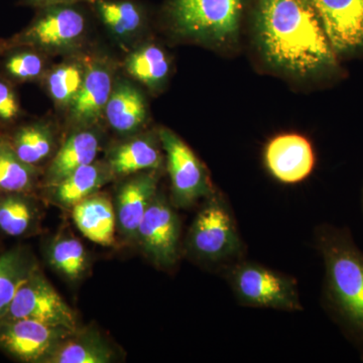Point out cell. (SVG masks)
Wrapping results in <instances>:
<instances>
[{"label":"cell","instance_id":"21","mask_svg":"<svg viewBox=\"0 0 363 363\" xmlns=\"http://www.w3.org/2000/svg\"><path fill=\"white\" fill-rule=\"evenodd\" d=\"M117 351L97 329L80 327L59 344L45 363H111Z\"/></svg>","mask_w":363,"mask_h":363},{"label":"cell","instance_id":"24","mask_svg":"<svg viewBox=\"0 0 363 363\" xmlns=\"http://www.w3.org/2000/svg\"><path fill=\"white\" fill-rule=\"evenodd\" d=\"M48 264L71 281L84 278L90 269L89 253L82 241L70 231H60L45 245Z\"/></svg>","mask_w":363,"mask_h":363},{"label":"cell","instance_id":"27","mask_svg":"<svg viewBox=\"0 0 363 363\" xmlns=\"http://www.w3.org/2000/svg\"><path fill=\"white\" fill-rule=\"evenodd\" d=\"M128 73L150 88H157L169 75V62L166 52L155 45L136 50L125 62Z\"/></svg>","mask_w":363,"mask_h":363},{"label":"cell","instance_id":"12","mask_svg":"<svg viewBox=\"0 0 363 363\" xmlns=\"http://www.w3.org/2000/svg\"><path fill=\"white\" fill-rule=\"evenodd\" d=\"M125 178L113 201L117 233L126 242H135L143 215L159 192L160 171L140 172Z\"/></svg>","mask_w":363,"mask_h":363},{"label":"cell","instance_id":"5","mask_svg":"<svg viewBox=\"0 0 363 363\" xmlns=\"http://www.w3.org/2000/svg\"><path fill=\"white\" fill-rule=\"evenodd\" d=\"M223 274L240 305L284 312L304 310L297 281L284 272L241 259Z\"/></svg>","mask_w":363,"mask_h":363},{"label":"cell","instance_id":"18","mask_svg":"<svg viewBox=\"0 0 363 363\" xmlns=\"http://www.w3.org/2000/svg\"><path fill=\"white\" fill-rule=\"evenodd\" d=\"M162 152L160 138L138 136L109 150L106 162L116 179L125 178L140 172H161L164 162Z\"/></svg>","mask_w":363,"mask_h":363},{"label":"cell","instance_id":"9","mask_svg":"<svg viewBox=\"0 0 363 363\" xmlns=\"http://www.w3.org/2000/svg\"><path fill=\"white\" fill-rule=\"evenodd\" d=\"M1 319H30L72 330L79 328L76 313L45 278L40 267L18 289Z\"/></svg>","mask_w":363,"mask_h":363},{"label":"cell","instance_id":"2","mask_svg":"<svg viewBox=\"0 0 363 363\" xmlns=\"http://www.w3.org/2000/svg\"><path fill=\"white\" fill-rule=\"evenodd\" d=\"M314 233L325 269L322 305L363 362V252L347 227L324 223Z\"/></svg>","mask_w":363,"mask_h":363},{"label":"cell","instance_id":"15","mask_svg":"<svg viewBox=\"0 0 363 363\" xmlns=\"http://www.w3.org/2000/svg\"><path fill=\"white\" fill-rule=\"evenodd\" d=\"M100 150L101 136L96 130L85 126L71 133L45 166L40 188L54 185L81 167L92 164Z\"/></svg>","mask_w":363,"mask_h":363},{"label":"cell","instance_id":"31","mask_svg":"<svg viewBox=\"0 0 363 363\" xmlns=\"http://www.w3.org/2000/svg\"><path fill=\"white\" fill-rule=\"evenodd\" d=\"M96 0H20L21 6L43 9L54 6H75L79 4H93Z\"/></svg>","mask_w":363,"mask_h":363},{"label":"cell","instance_id":"1","mask_svg":"<svg viewBox=\"0 0 363 363\" xmlns=\"http://www.w3.org/2000/svg\"><path fill=\"white\" fill-rule=\"evenodd\" d=\"M255 26L260 51L274 68L298 77L337 70L338 57L306 0H257Z\"/></svg>","mask_w":363,"mask_h":363},{"label":"cell","instance_id":"17","mask_svg":"<svg viewBox=\"0 0 363 363\" xmlns=\"http://www.w3.org/2000/svg\"><path fill=\"white\" fill-rule=\"evenodd\" d=\"M74 223L88 240L111 247L116 242V215L108 194L97 192L72 208Z\"/></svg>","mask_w":363,"mask_h":363},{"label":"cell","instance_id":"4","mask_svg":"<svg viewBox=\"0 0 363 363\" xmlns=\"http://www.w3.org/2000/svg\"><path fill=\"white\" fill-rule=\"evenodd\" d=\"M247 0H169L167 13L180 37L224 45L235 39Z\"/></svg>","mask_w":363,"mask_h":363},{"label":"cell","instance_id":"22","mask_svg":"<svg viewBox=\"0 0 363 363\" xmlns=\"http://www.w3.org/2000/svg\"><path fill=\"white\" fill-rule=\"evenodd\" d=\"M104 113L109 125L119 135H133L147 119L145 97L130 83L118 82L113 87Z\"/></svg>","mask_w":363,"mask_h":363},{"label":"cell","instance_id":"26","mask_svg":"<svg viewBox=\"0 0 363 363\" xmlns=\"http://www.w3.org/2000/svg\"><path fill=\"white\" fill-rule=\"evenodd\" d=\"M93 6L104 25L118 37H130L142 28L143 9L133 0H96Z\"/></svg>","mask_w":363,"mask_h":363},{"label":"cell","instance_id":"25","mask_svg":"<svg viewBox=\"0 0 363 363\" xmlns=\"http://www.w3.org/2000/svg\"><path fill=\"white\" fill-rule=\"evenodd\" d=\"M44 169L26 164L0 135V193L38 194Z\"/></svg>","mask_w":363,"mask_h":363},{"label":"cell","instance_id":"29","mask_svg":"<svg viewBox=\"0 0 363 363\" xmlns=\"http://www.w3.org/2000/svg\"><path fill=\"white\" fill-rule=\"evenodd\" d=\"M87 67L81 62H66L45 75V87L56 104L70 105L82 87Z\"/></svg>","mask_w":363,"mask_h":363},{"label":"cell","instance_id":"7","mask_svg":"<svg viewBox=\"0 0 363 363\" xmlns=\"http://www.w3.org/2000/svg\"><path fill=\"white\" fill-rule=\"evenodd\" d=\"M171 179V202L177 209H189L213 194L206 167L180 136L169 128L159 131Z\"/></svg>","mask_w":363,"mask_h":363},{"label":"cell","instance_id":"23","mask_svg":"<svg viewBox=\"0 0 363 363\" xmlns=\"http://www.w3.org/2000/svg\"><path fill=\"white\" fill-rule=\"evenodd\" d=\"M38 267L37 257L28 245H16L0 252V319L6 315L18 289Z\"/></svg>","mask_w":363,"mask_h":363},{"label":"cell","instance_id":"10","mask_svg":"<svg viewBox=\"0 0 363 363\" xmlns=\"http://www.w3.org/2000/svg\"><path fill=\"white\" fill-rule=\"evenodd\" d=\"M75 330L35 320L1 319L0 351L16 362L45 363L59 344Z\"/></svg>","mask_w":363,"mask_h":363},{"label":"cell","instance_id":"11","mask_svg":"<svg viewBox=\"0 0 363 363\" xmlns=\"http://www.w3.org/2000/svg\"><path fill=\"white\" fill-rule=\"evenodd\" d=\"M338 57L363 52V0H306Z\"/></svg>","mask_w":363,"mask_h":363},{"label":"cell","instance_id":"8","mask_svg":"<svg viewBox=\"0 0 363 363\" xmlns=\"http://www.w3.org/2000/svg\"><path fill=\"white\" fill-rule=\"evenodd\" d=\"M181 220L171 199L159 190L143 215L135 242L157 267L171 269L183 255Z\"/></svg>","mask_w":363,"mask_h":363},{"label":"cell","instance_id":"20","mask_svg":"<svg viewBox=\"0 0 363 363\" xmlns=\"http://www.w3.org/2000/svg\"><path fill=\"white\" fill-rule=\"evenodd\" d=\"M0 131V135L9 143L21 161L44 169L56 154V138L49 124L33 121Z\"/></svg>","mask_w":363,"mask_h":363},{"label":"cell","instance_id":"33","mask_svg":"<svg viewBox=\"0 0 363 363\" xmlns=\"http://www.w3.org/2000/svg\"><path fill=\"white\" fill-rule=\"evenodd\" d=\"M362 211H363V190H362Z\"/></svg>","mask_w":363,"mask_h":363},{"label":"cell","instance_id":"6","mask_svg":"<svg viewBox=\"0 0 363 363\" xmlns=\"http://www.w3.org/2000/svg\"><path fill=\"white\" fill-rule=\"evenodd\" d=\"M75 6H54L38 9L30 25L11 39L0 43L1 51L13 47H30L40 52L75 47L84 37V14Z\"/></svg>","mask_w":363,"mask_h":363},{"label":"cell","instance_id":"14","mask_svg":"<svg viewBox=\"0 0 363 363\" xmlns=\"http://www.w3.org/2000/svg\"><path fill=\"white\" fill-rule=\"evenodd\" d=\"M116 180L111 167L105 161H95L81 167L63 180L40 188L38 195L45 205L72 210L78 203L99 192L104 186Z\"/></svg>","mask_w":363,"mask_h":363},{"label":"cell","instance_id":"32","mask_svg":"<svg viewBox=\"0 0 363 363\" xmlns=\"http://www.w3.org/2000/svg\"><path fill=\"white\" fill-rule=\"evenodd\" d=\"M4 252V250H2L1 241H0V252Z\"/></svg>","mask_w":363,"mask_h":363},{"label":"cell","instance_id":"34","mask_svg":"<svg viewBox=\"0 0 363 363\" xmlns=\"http://www.w3.org/2000/svg\"><path fill=\"white\" fill-rule=\"evenodd\" d=\"M0 52H1V48H0Z\"/></svg>","mask_w":363,"mask_h":363},{"label":"cell","instance_id":"13","mask_svg":"<svg viewBox=\"0 0 363 363\" xmlns=\"http://www.w3.org/2000/svg\"><path fill=\"white\" fill-rule=\"evenodd\" d=\"M269 174L283 184L301 183L311 175L316 157L310 140L298 133H283L272 138L264 149Z\"/></svg>","mask_w":363,"mask_h":363},{"label":"cell","instance_id":"28","mask_svg":"<svg viewBox=\"0 0 363 363\" xmlns=\"http://www.w3.org/2000/svg\"><path fill=\"white\" fill-rule=\"evenodd\" d=\"M6 52L2 62V75L13 83L40 80L45 75V59L43 52L30 47H13Z\"/></svg>","mask_w":363,"mask_h":363},{"label":"cell","instance_id":"16","mask_svg":"<svg viewBox=\"0 0 363 363\" xmlns=\"http://www.w3.org/2000/svg\"><path fill=\"white\" fill-rule=\"evenodd\" d=\"M45 206L38 194L0 193V233L20 240L39 235Z\"/></svg>","mask_w":363,"mask_h":363},{"label":"cell","instance_id":"19","mask_svg":"<svg viewBox=\"0 0 363 363\" xmlns=\"http://www.w3.org/2000/svg\"><path fill=\"white\" fill-rule=\"evenodd\" d=\"M113 87V75L108 67L101 63L87 67L82 87L70 105L72 121L82 128L95 123L104 113Z\"/></svg>","mask_w":363,"mask_h":363},{"label":"cell","instance_id":"30","mask_svg":"<svg viewBox=\"0 0 363 363\" xmlns=\"http://www.w3.org/2000/svg\"><path fill=\"white\" fill-rule=\"evenodd\" d=\"M21 114L20 99L13 83L0 74V123L4 126L13 125Z\"/></svg>","mask_w":363,"mask_h":363},{"label":"cell","instance_id":"3","mask_svg":"<svg viewBox=\"0 0 363 363\" xmlns=\"http://www.w3.org/2000/svg\"><path fill=\"white\" fill-rule=\"evenodd\" d=\"M183 252L202 266L222 272L245 259V245L233 210L218 191L203 200L184 241Z\"/></svg>","mask_w":363,"mask_h":363}]
</instances>
